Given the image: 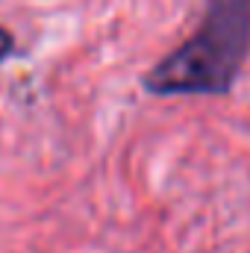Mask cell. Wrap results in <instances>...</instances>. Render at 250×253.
Instances as JSON below:
<instances>
[{
  "label": "cell",
  "instance_id": "cell-2",
  "mask_svg": "<svg viewBox=\"0 0 250 253\" xmlns=\"http://www.w3.org/2000/svg\"><path fill=\"white\" fill-rule=\"evenodd\" d=\"M12 53H15V39H12V33H9V30H3V27H0V62H6Z\"/></svg>",
  "mask_w": 250,
  "mask_h": 253
},
{
  "label": "cell",
  "instance_id": "cell-1",
  "mask_svg": "<svg viewBox=\"0 0 250 253\" xmlns=\"http://www.w3.org/2000/svg\"><path fill=\"white\" fill-rule=\"evenodd\" d=\"M250 56V0H206L197 33L144 74L159 97L224 94Z\"/></svg>",
  "mask_w": 250,
  "mask_h": 253
}]
</instances>
